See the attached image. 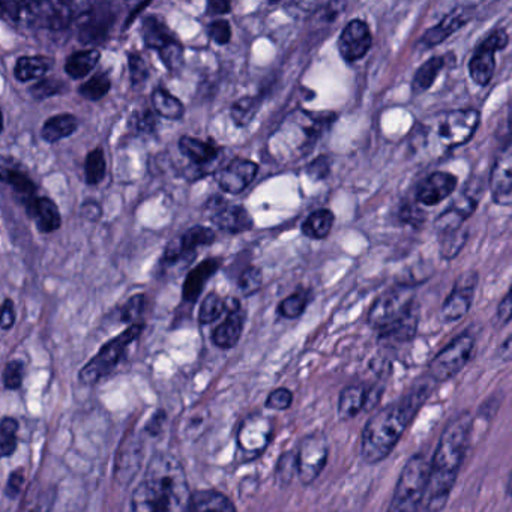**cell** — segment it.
I'll use <instances>...</instances> for the list:
<instances>
[{
  "instance_id": "1",
  "label": "cell",
  "mask_w": 512,
  "mask_h": 512,
  "mask_svg": "<svg viewBox=\"0 0 512 512\" xmlns=\"http://www.w3.org/2000/svg\"><path fill=\"white\" fill-rule=\"evenodd\" d=\"M436 385L430 376L424 377L401 400L377 410L368 419L361 440V455L365 463H382L392 454Z\"/></svg>"
},
{
  "instance_id": "2",
  "label": "cell",
  "mask_w": 512,
  "mask_h": 512,
  "mask_svg": "<svg viewBox=\"0 0 512 512\" xmlns=\"http://www.w3.org/2000/svg\"><path fill=\"white\" fill-rule=\"evenodd\" d=\"M193 493L176 455L157 452L131 496L133 512H191Z\"/></svg>"
},
{
  "instance_id": "3",
  "label": "cell",
  "mask_w": 512,
  "mask_h": 512,
  "mask_svg": "<svg viewBox=\"0 0 512 512\" xmlns=\"http://www.w3.org/2000/svg\"><path fill=\"white\" fill-rule=\"evenodd\" d=\"M472 428V415L463 412L451 419L440 434L436 452L430 461L422 512H442L448 503L469 448Z\"/></svg>"
},
{
  "instance_id": "4",
  "label": "cell",
  "mask_w": 512,
  "mask_h": 512,
  "mask_svg": "<svg viewBox=\"0 0 512 512\" xmlns=\"http://www.w3.org/2000/svg\"><path fill=\"white\" fill-rule=\"evenodd\" d=\"M479 125V113L473 109L451 110L428 116L415 131V145L430 157L440 158L466 145Z\"/></svg>"
},
{
  "instance_id": "5",
  "label": "cell",
  "mask_w": 512,
  "mask_h": 512,
  "mask_svg": "<svg viewBox=\"0 0 512 512\" xmlns=\"http://www.w3.org/2000/svg\"><path fill=\"white\" fill-rule=\"evenodd\" d=\"M428 472H430V461L424 454L410 457L398 476L397 485L386 512H418L424 503Z\"/></svg>"
},
{
  "instance_id": "6",
  "label": "cell",
  "mask_w": 512,
  "mask_h": 512,
  "mask_svg": "<svg viewBox=\"0 0 512 512\" xmlns=\"http://www.w3.org/2000/svg\"><path fill=\"white\" fill-rule=\"evenodd\" d=\"M145 325L139 323V325H131L125 329L122 334L116 335L112 340L107 341L97 355L86 362L85 367H82L79 373V380L82 385L94 386L100 383L104 377L112 374L113 371L118 368L121 364L122 359L127 355L128 347L139 340L142 335Z\"/></svg>"
},
{
  "instance_id": "7",
  "label": "cell",
  "mask_w": 512,
  "mask_h": 512,
  "mask_svg": "<svg viewBox=\"0 0 512 512\" xmlns=\"http://www.w3.org/2000/svg\"><path fill=\"white\" fill-rule=\"evenodd\" d=\"M274 430V421L260 413H251L242 419L236 436L238 460L241 463H248L259 458L268 449Z\"/></svg>"
},
{
  "instance_id": "8",
  "label": "cell",
  "mask_w": 512,
  "mask_h": 512,
  "mask_svg": "<svg viewBox=\"0 0 512 512\" xmlns=\"http://www.w3.org/2000/svg\"><path fill=\"white\" fill-rule=\"evenodd\" d=\"M413 298H415L413 287H395V289L383 293L376 299L368 313V323L371 328L380 332L388 326L394 325L415 307Z\"/></svg>"
},
{
  "instance_id": "9",
  "label": "cell",
  "mask_w": 512,
  "mask_h": 512,
  "mask_svg": "<svg viewBox=\"0 0 512 512\" xmlns=\"http://www.w3.org/2000/svg\"><path fill=\"white\" fill-rule=\"evenodd\" d=\"M473 349L475 340L472 335H460L434 356L428 368V376L436 383L454 379L472 358Z\"/></svg>"
},
{
  "instance_id": "10",
  "label": "cell",
  "mask_w": 512,
  "mask_h": 512,
  "mask_svg": "<svg viewBox=\"0 0 512 512\" xmlns=\"http://www.w3.org/2000/svg\"><path fill=\"white\" fill-rule=\"evenodd\" d=\"M73 5L64 2H28L23 4L22 22L49 31H65L76 20Z\"/></svg>"
},
{
  "instance_id": "11",
  "label": "cell",
  "mask_w": 512,
  "mask_h": 512,
  "mask_svg": "<svg viewBox=\"0 0 512 512\" xmlns=\"http://www.w3.org/2000/svg\"><path fill=\"white\" fill-rule=\"evenodd\" d=\"M298 476L302 484L310 485L322 475L329 458V443L322 433L305 436L298 448Z\"/></svg>"
},
{
  "instance_id": "12",
  "label": "cell",
  "mask_w": 512,
  "mask_h": 512,
  "mask_svg": "<svg viewBox=\"0 0 512 512\" xmlns=\"http://www.w3.org/2000/svg\"><path fill=\"white\" fill-rule=\"evenodd\" d=\"M509 38L503 29L488 34L469 62V73L475 85L487 86L496 70V53L508 46Z\"/></svg>"
},
{
  "instance_id": "13",
  "label": "cell",
  "mask_w": 512,
  "mask_h": 512,
  "mask_svg": "<svg viewBox=\"0 0 512 512\" xmlns=\"http://www.w3.org/2000/svg\"><path fill=\"white\" fill-rule=\"evenodd\" d=\"M217 235L214 230L206 226H194L182 233L178 239L167 245L163 254V263L173 266L178 262H190L196 259L197 250L202 247H209L214 244Z\"/></svg>"
},
{
  "instance_id": "14",
  "label": "cell",
  "mask_w": 512,
  "mask_h": 512,
  "mask_svg": "<svg viewBox=\"0 0 512 512\" xmlns=\"http://www.w3.org/2000/svg\"><path fill=\"white\" fill-rule=\"evenodd\" d=\"M206 209L211 211V221L217 229L223 232L244 233L253 229L254 220L250 212L241 205H230L223 197H212L206 203Z\"/></svg>"
},
{
  "instance_id": "15",
  "label": "cell",
  "mask_w": 512,
  "mask_h": 512,
  "mask_svg": "<svg viewBox=\"0 0 512 512\" xmlns=\"http://www.w3.org/2000/svg\"><path fill=\"white\" fill-rule=\"evenodd\" d=\"M245 311L238 298L226 299V319L212 331V343L220 349H233L241 340L245 326Z\"/></svg>"
},
{
  "instance_id": "16",
  "label": "cell",
  "mask_w": 512,
  "mask_h": 512,
  "mask_svg": "<svg viewBox=\"0 0 512 512\" xmlns=\"http://www.w3.org/2000/svg\"><path fill=\"white\" fill-rule=\"evenodd\" d=\"M373 37L364 20H352L338 38V52L346 62H356L370 52Z\"/></svg>"
},
{
  "instance_id": "17",
  "label": "cell",
  "mask_w": 512,
  "mask_h": 512,
  "mask_svg": "<svg viewBox=\"0 0 512 512\" xmlns=\"http://www.w3.org/2000/svg\"><path fill=\"white\" fill-rule=\"evenodd\" d=\"M475 287V272H469L458 278L451 295L443 302L442 311H440L443 322H457L461 317L466 316L467 311L472 307Z\"/></svg>"
},
{
  "instance_id": "18",
  "label": "cell",
  "mask_w": 512,
  "mask_h": 512,
  "mask_svg": "<svg viewBox=\"0 0 512 512\" xmlns=\"http://www.w3.org/2000/svg\"><path fill=\"white\" fill-rule=\"evenodd\" d=\"M259 173V164L245 158H233L217 173V182L224 193L239 194L247 190Z\"/></svg>"
},
{
  "instance_id": "19",
  "label": "cell",
  "mask_w": 512,
  "mask_h": 512,
  "mask_svg": "<svg viewBox=\"0 0 512 512\" xmlns=\"http://www.w3.org/2000/svg\"><path fill=\"white\" fill-rule=\"evenodd\" d=\"M473 16V8L458 7L452 10L451 13L446 14L434 28L428 29L424 37L419 41V46L424 49H431V47L442 44L443 41L448 40L452 34L463 28Z\"/></svg>"
},
{
  "instance_id": "20",
  "label": "cell",
  "mask_w": 512,
  "mask_h": 512,
  "mask_svg": "<svg viewBox=\"0 0 512 512\" xmlns=\"http://www.w3.org/2000/svg\"><path fill=\"white\" fill-rule=\"evenodd\" d=\"M490 190L494 199L512 193V134L500 148L493 167H491Z\"/></svg>"
},
{
  "instance_id": "21",
  "label": "cell",
  "mask_w": 512,
  "mask_h": 512,
  "mask_svg": "<svg viewBox=\"0 0 512 512\" xmlns=\"http://www.w3.org/2000/svg\"><path fill=\"white\" fill-rule=\"evenodd\" d=\"M457 178L448 172H434L416 190V200L425 206H434L451 196L457 188Z\"/></svg>"
},
{
  "instance_id": "22",
  "label": "cell",
  "mask_w": 512,
  "mask_h": 512,
  "mask_svg": "<svg viewBox=\"0 0 512 512\" xmlns=\"http://www.w3.org/2000/svg\"><path fill=\"white\" fill-rule=\"evenodd\" d=\"M221 268V259H206L202 263L191 269L185 278L184 286H182V299L187 304H196L197 299L202 295L206 283L217 274Z\"/></svg>"
},
{
  "instance_id": "23",
  "label": "cell",
  "mask_w": 512,
  "mask_h": 512,
  "mask_svg": "<svg viewBox=\"0 0 512 512\" xmlns=\"http://www.w3.org/2000/svg\"><path fill=\"white\" fill-rule=\"evenodd\" d=\"M29 217L34 218L41 233H53L61 229L62 217L58 205L49 197H35L25 205Z\"/></svg>"
},
{
  "instance_id": "24",
  "label": "cell",
  "mask_w": 512,
  "mask_h": 512,
  "mask_svg": "<svg viewBox=\"0 0 512 512\" xmlns=\"http://www.w3.org/2000/svg\"><path fill=\"white\" fill-rule=\"evenodd\" d=\"M143 43L148 49L157 50L158 53L172 47L173 44L179 43L172 29L166 25L160 17L149 16L143 20L142 25Z\"/></svg>"
},
{
  "instance_id": "25",
  "label": "cell",
  "mask_w": 512,
  "mask_h": 512,
  "mask_svg": "<svg viewBox=\"0 0 512 512\" xmlns=\"http://www.w3.org/2000/svg\"><path fill=\"white\" fill-rule=\"evenodd\" d=\"M179 151L196 166H208L220 157L221 149L197 137L182 136L179 139Z\"/></svg>"
},
{
  "instance_id": "26",
  "label": "cell",
  "mask_w": 512,
  "mask_h": 512,
  "mask_svg": "<svg viewBox=\"0 0 512 512\" xmlns=\"http://www.w3.org/2000/svg\"><path fill=\"white\" fill-rule=\"evenodd\" d=\"M191 512H238L235 503L229 496L215 490V488H206V490L193 491V502H191Z\"/></svg>"
},
{
  "instance_id": "27",
  "label": "cell",
  "mask_w": 512,
  "mask_h": 512,
  "mask_svg": "<svg viewBox=\"0 0 512 512\" xmlns=\"http://www.w3.org/2000/svg\"><path fill=\"white\" fill-rule=\"evenodd\" d=\"M79 128V119L73 113H59V115L52 116L47 119L46 124L43 125L41 130V137L44 142L53 143L61 142L67 137L73 136Z\"/></svg>"
},
{
  "instance_id": "28",
  "label": "cell",
  "mask_w": 512,
  "mask_h": 512,
  "mask_svg": "<svg viewBox=\"0 0 512 512\" xmlns=\"http://www.w3.org/2000/svg\"><path fill=\"white\" fill-rule=\"evenodd\" d=\"M419 311L418 307H413L406 316L401 317L394 325L380 331V340L389 344L406 343L412 340L418 331Z\"/></svg>"
},
{
  "instance_id": "29",
  "label": "cell",
  "mask_w": 512,
  "mask_h": 512,
  "mask_svg": "<svg viewBox=\"0 0 512 512\" xmlns=\"http://www.w3.org/2000/svg\"><path fill=\"white\" fill-rule=\"evenodd\" d=\"M53 65L55 62L47 56H22L17 59L14 76L20 83L43 80L44 76L52 70Z\"/></svg>"
},
{
  "instance_id": "30",
  "label": "cell",
  "mask_w": 512,
  "mask_h": 512,
  "mask_svg": "<svg viewBox=\"0 0 512 512\" xmlns=\"http://www.w3.org/2000/svg\"><path fill=\"white\" fill-rule=\"evenodd\" d=\"M2 181L10 185L14 193L22 197L25 205L37 197V185L32 181L31 176L25 170L20 169V167H14L13 164L8 167L5 161L2 164Z\"/></svg>"
},
{
  "instance_id": "31",
  "label": "cell",
  "mask_w": 512,
  "mask_h": 512,
  "mask_svg": "<svg viewBox=\"0 0 512 512\" xmlns=\"http://www.w3.org/2000/svg\"><path fill=\"white\" fill-rule=\"evenodd\" d=\"M101 59V52L98 49L80 50L68 56L65 62V73L73 80H82L92 73Z\"/></svg>"
},
{
  "instance_id": "32",
  "label": "cell",
  "mask_w": 512,
  "mask_h": 512,
  "mask_svg": "<svg viewBox=\"0 0 512 512\" xmlns=\"http://www.w3.org/2000/svg\"><path fill=\"white\" fill-rule=\"evenodd\" d=\"M367 389L364 386H347L341 391L340 400H338V415L343 419H352L359 412L365 410L367 404Z\"/></svg>"
},
{
  "instance_id": "33",
  "label": "cell",
  "mask_w": 512,
  "mask_h": 512,
  "mask_svg": "<svg viewBox=\"0 0 512 512\" xmlns=\"http://www.w3.org/2000/svg\"><path fill=\"white\" fill-rule=\"evenodd\" d=\"M152 107L161 118L170 119V121H179L184 118L185 106L179 98L170 94L167 89L157 88L152 92Z\"/></svg>"
},
{
  "instance_id": "34",
  "label": "cell",
  "mask_w": 512,
  "mask_h": 512,
  "mask_svg": "<svg viewBox=\"0 0 512 512\" xmlns=\"http://www.w3.org/2000/svg\"><path fill=\"white\" fill-rule=\"evenodd\" d=\"M334 223V212L329 209H317V211L311 212L307 220L302 223V233L307 238L320 241V239L328 238Z\"/></svg>"
},
{
  "instance_id": "35",
  "label": "cell",
  "mask_w": 512,
  "mask_h": 512,
  "mask_svg": "<svg viewBox=\"0 0 512 512\" xmlns=\"http://www.w3.org/2000/svg\"><path fill=\"white\" fill-rule=\"evenodd\" d=\"M445 61L440 56H434L430 61L425 62L424 65L418 68L412 80V91L415 95L424 94L425 91L431 88L439 77Z\"/></svg>"
},
{
  "instance_id": "36",
  "label": "cell",
  "mask_w": 512,
  "mask_h": 512,
  "mask_svg": "<svg viewBox=\"0 0 512 512\" xmlns=\"http://www.w3.org/2000/svg\"><path fill=\"white\" fill-rule=\"evenodd\" d=\"M260 107H262V97L241 98L230 109V118L236 127H247L256 118Z\"/></svg>"
},
{
  "instance_id": "37",
  "label": "cell",
  "mask_w": 512,
  "mask_h": 512,
  "mask_svg": "<svg viewBox=\"0 0 512 512\" xmlns=\"http://www.w3.org/2000/svg\"><path fill=\"white\" fill-rule=\"evenodd\" d=\"M19 421L13 416H4L0 421V451L8 458L16 452L19 445Z\"/></svg>"
},
{
  "instance_id": "38",
  "label": "cell",
  "mask_w": 512,
  "mask_h": 512,
  "mask_svg": "<svg viewBox=\"0 0 512 512\" xmlns=\"http://www.w3.org/2000/svg\"><path fill=\"white\" fill-rule=\"evenodd\" d=\"M308 304H310V292L304 289L296 290L280 302L278 314L284 319H298L307 310Z\"/></svg>"
},
{
  "instance_id": "39",
  "label": "cell",
  "mask_w": 512,
  "mask_h": 512,
  "mask_svg": "<svg viewBox=\"0 0 512 512\" xmlns=\"http://www.w3.org/2000/svg\"><path fill=\"white\" fill-rule=\"evenodd\" d=\"M107 173L106 155L101 148L92 149L85 161L86 184L98 185L104 181Z\"/></svg>"
},
{
  "instance_id": "40",
  "label": "cell",
  "mask_w": 512,
  "mask_h": 512,
  "mask_svg": "<svg viewBox=\"0 0 512 512\" xmlns=\"http://www.w3.org/2000/svg\"><path fill=\"white\" fill-rule=\"evenodd\" d=\"M112 91V80L109 74L98 73L88 80V82L80 85L79 94L88 101H100Z\"/></svg>"
},
{
  "instance_id": "41",
  "label": "cell",
  "mask_w": 512,
  "mask_h": 512,
  "mask_svg": "<svg viewBox=\"0 0 512 512\" xmlns=\"http://www.w3.org/2000/svg\"><path fill=\"white\" fill-rule=\"evenodd\" d=\"M223 314H226V299L221 298L217 292L208 293L199 308L200 325H212Z\"/></svg>"
},
{
  "instance_id": "42",
  "label": "cell",
  "mask_w": 512,
  "mask_h": 512,
  "mask_svg": "<svg viewBox=\"0 0 512 512\" xmlns=\"http://www.w3.org/2000/svg\"><path fill=\"white\" fill-rule=\"evenodd\" d=\"M298 475V452L286 451L278 458L275 467V478L280 487H287L292 484L293 478Z\"/></svg>"
},
{
  "instance_id": "43",
  "label": "cell",
  "mask_w": 512,
  "mask_h": 512,
  "mask_svg": "<svg viewBox=\"0 0 512 512\" xmlns=\"http://www.w3.org/2000/svg\"><path fill=\"white\" fill-rule=\"evenodd\" d=\"M149 299L145 293H137L133 298L128 299L121 308V314L119 319L121 322L130 323L131 325H139V320L142 319L145 314L146 308H148Z\"/></svg>"
},
{
  "instance_id": "44",
  "label": "cell",
  "mask_w": 512,
  "mask_h": 512,
  "mask_svg": "<svg viewBox=\"0 0 512 512\" xmlns=\"http://www.w3.org/2000/svg\"><path fill=\"white\" fill-rule=\"evenodd\" d=\"M67 91V85L59 79H43L35 83L29 88V94L35 100H47V98L55 97V95L64 94Z\"/></svg>"
},
{
  "instance_id": "45",
  "label": "cell",
  "mask_w": 512,
  "mask_h": 512,
  "mask_svg": "<svg viewBox=\"0 0 512 512\" xmlns=\"http://www.w3.org/2000/svg\"><path fill=\"white\" fill-rule=\"evenodd\" d=\"M23 379H25V362L22 359H11L4 368L2 382L4 388L8 391H17L22 388Z\"/></svg>"
},
{
  "instance_id": "46",
  "label": "cell",
  "mask_w": 512,
  "mask_h": 512,
  "mask_svg": "<svg viewBox=\"0 0 512 512\" xmlns=\"http://www.w3.org/2000/svg\"><path fill=\"white\" fill-rule=\"evenodd\" d=\"M128 70H130L131 85L133 86L143 85L151 76L148 61L139 52L128 55Z\"/></svg>"
},
{
  "instance_id": "47",
  "label": "cell",
  "mask_w": 512,
  "mask_h": 512,
  "mask_svg": "<svg viewBox=\"0 0 512 512\" xmlns=\"http://www.w3.org/2000/svg\"><path fill=\"white\" fill-rule=\"evenodd\" d=\"M263 286V272L257 266H248L244 269L238 280V287L242 295L251 296L259 292Z\"/></svg>"
},
{
  "instance_id": "48",
  "label": "cell",
  "mask_w": 512,
  "mask_h": 512,
  "mask_svg": "<svg viewBox=\"0 0 512 512\" xmlns=\"http://www.w3.org/2000/svg\"><path fill=\"white\" fill-rule=\"evenodd\" d=\"M466 239L467 232L464 229L440 235V251H442V256L445 259H454L460 253L464 244H466Z\"/></svg>"
},
{
  "instance_id": "49",
  "label": "cell",
  "mask_w": 512,
  "mask_h": 512,
  "mask_svg": "<svg viewBox=\"0 0 512 512\" xmlns=\"http://www.w3.org/2000/svg\"><path fill=\"white\" fill-rule=\"evenodd\" d=\"M134 131L142 136H149L158 130V115L154 109H145L142 112L134 113Z\"/></svg>"
},
{
  "instance_id": "50",
  "label": "cell",
  "mask_w": 512,
  "mask_h": 512,
  "mask_svg": "<svg viewBox=\"0 0 512 512\" xmlns=\"http://www.w3.org/2000/svg\"><path fill=\"white\" fill-rule=\"evenodd\" d=\"M293 403V392L287 388H277L266 398V409L275 410V412H284L289 409Z\"/></svg>"
},
{
  "instance_id": "51",
  "label": "cell",
  "mask_w": 512,
  "mask_h": 512,
  "mask_svg": "<svg viewBox=\"0 0 512 512\" xmlns=\"http://www.w3.org/2000/svg\"><path fill=\"white\" fill-rule=\"evenodd\" d=\"M208 35L218 46H227L232 41V25L224 19L209 23Z\"/></svg>"
},
{
  "instance_id": "52",
  "label": "cell",
  "mask_w": 512,
  "mask_h": 512,
  "mask_svg": "<svg viewBox=\"0 0 512 512\" xmlns=\"http://www.w3.org/2000/svg\"><path fill=\"white\" fill-rule=\"evenodd\" d=\"M158 55H160L161 62H163L167 70L178 71L181 68L182 62H184V46L179 41V43L173 44L172 47L158 53Z\"/></svg>"
},
{
  "instance_id": "53",
  "label": "cell",
  "mask_w": 512,
  "mask_h": 512,
  "mask_svg": "<svg viewBox=\"0 0 512 512\" xmlns=\"http://www.w3.org/2000/svg\"><path fill=\"white\" fill-rule=\"evenodd\" d=\"M329 173H331V158L328 155H320L308 164L307 175L314 182L323 181L328 178Z\"/></svg>"
},
{
  "instance_id": "54",
  "label": "cell",
  "mask_w": 512,
  "mask_h": 512,
  "mask_svg": "<svg viewBox=\"0 0 512 512\" xmlns=\"http://www.w3.org/2000/svg\"><path fill=\"white\" fill-rule=\"evenodd\" d=\"M25 481V470L17 469L11 472L10 478H8L7 488H5L7 496L10 497V499H16V497L22 493Z\"/></svg>"
},
{
  "instance_id": "55",
  "label": "cell",
  "mask_w": 512,
  "mask_h": 512,
  "mask_svg": "<svg viewBox=\"0 0 512 512\" xmlns=\"http://www.w3.org/2000/svg\"><path fill=\"white\" fill-rule=\"evenodd\" d=\"M23 16V2H4L2 4V19L5 22L20 23Z\"/></svg>"
},
{
  "instance_id": "56",
  "label": "cell",
  "mask_w": 512,
  "mask_h": 512,
  "mask_svg": "<svg viewBox=\"0 0 512 512\" xmlns=\"http://www.w3.org/2000/svg\"><path fill=\"white\" fill-rule=\"evenodd\" d=\"M512 319V289L509 290L508 295L502 299L499 307H497L496 322L497 325L503 326Z\"/></svg>"
},
{
  "instance_id": "57",
  "label": "cell",
  "mask_w": 512,
  "mask_h": 512,
  "mask_svg": "<svg viewBox=\"0 0 512 512\" xmlns=\"http://www.w3.org/2000/svg\"><path fill=\"white\" fill-rule=\"evenodd\" d=\"M80 214L85 218L86 221H91V223H97V221L101 220L103 217V208H101L100 203L95 202V200H86L82 205V209H80Z\"/></svg>"
},
{
  "instance_id": "58",
  "label": "cell",
  "mask_w": 512,
  "mask_h": 512,
  "mask_svg": "<svg viewBox=\"0 0 512 512\" xmlns=\"http://www.w3.org/2000/svg\"><path fill=\"white\" fill-rule=\"evenodd\" d=\"M16 323V305L13 299L7 298L2 304V329L10 331Z\"/></svg>"
},
{
  "instance_id": "59",
  "label": "cell",
  "mask_w": 512,
  "mask_h": 512,
  "mask_svg": "<svg viewBox=\"0 0 512 512\" xmlns=\"http://www.w3.org/2000/svg\"><path fill=\"white\" fill-rule=\"evenodd\" d=\"M166 421V412H164V410H158V412H155L152 418L149 419L148 424H146V433H148L149 436H158V434L163 431Z\"/></svg>"
},
{
  "instance_id": "60",
  "label": "cell",
  "mask_w": 512,
  "mask_h": 512,
  "mask_svg": "<svg viewBox=\"0 0 512 512\" xmlns=\"http://www.w3.org/2000/svg\"><path fill=\"white\" fill-rule=\"evenodd\" d=\"M230 11H232V4L223 2V0L208 2V5H206V14L208 16H223V14L230 13Z\"/></svg>"
},
{
  "instance_id": "61",
  "label": "cell",
  "mask_w": 512,
  "mask_h": 512,
  "mask_svg": "<svg viewBox=\"0 0 512 512\" xmlns=\"http://www.w3.org/2000/svg\"><path fill=\"white\" fill-rule=\"evenodd\" d=\"M497 358L502 362L512 361V335H509L497 350Z\"/></svg>"
},
{
  "instance_id": "62",
  "label": "cell",
  "mask_w": 512,
  "mask_h": 512,
  "mask_svg": "<svg viewBox=\"0 0 512 512\" xmlns=\"http://www.w3.org/2000/svg\"><path fill=\"white\" fill-rule=\"evenodd\" d=\"M506 494H508L509 497H512V469L511 473H509L508 482H506Z\"/></svg>"
},
{
  "instance_id": "63",
  "label": "cell",
  "mask_w": 512,
  "mask_h": 512,
  "mask_svg": "<svg viewBox=\"0 0 512 512\" xmlns=\"http://www.w3.org/2000/svg\"><path fill=\"white\" fill-rule=\"evenodd\" d=\"M508 124H509V134H512V101H511V104H509Z\"/></svg>"
}]
</instances>
